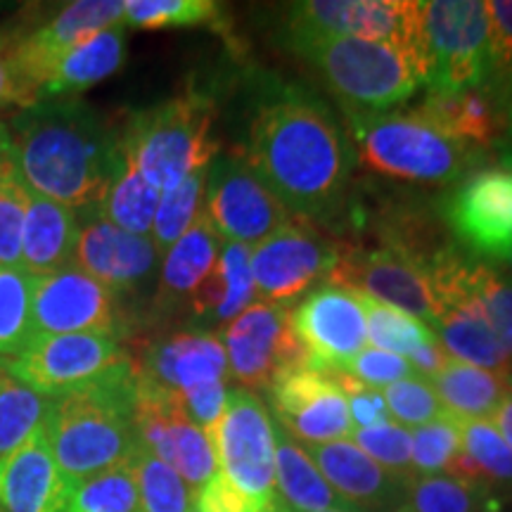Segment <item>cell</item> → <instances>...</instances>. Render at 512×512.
I'll list each match as a JSON object with an SVG mask.
<instances>
[{
  "instance_id": "6da1fadb",
  "label": "cell",
  "mask_w": 512,
  "mask_h": 512,
  "mask_svg": "<svg viewBox=\"0 0 512 512\" xmlns=\"http://www.w3.org/2000/svg\"><path fill=\"white\" fill-rule=\"evenodd\" d=\"M0 136L19 181L69 209L100 204L124 162L121 136L74 98L36 102Z\"/></svg>"
},
{
  "instance_id": "7a4b0ae2",
  "label": "cell",
  "mask_w": 512,
  "mask_h": 512,
  "mask_svg": "<svg viewBox=\"0 0 512 512\" xmlns=\"http://www.w3.org/2000/svg\"><path fill=\"white\" fill-rule=\"evenodd\" d=\"M247 162L299 216H320L335 207L351 169L342 128L318 102L299 93L280 95L256 112Z\"/></svg>"
},
{
  "instance_id": "3957f363",
  "label": "cell",
  "mask_w": 512,
  "mask_h": 512,
  "mask_svg": "<svg viewBox=\"0 0 512 512\" xmlns=\"http://www.w3.org/2000/svg\"><path fill=\"white\" fill-rule=\"evenodd\" d=\"M136 387V366L126 358L98 380L50 399L43 432L72 489L133 456Z\"/></svg>"
},
{
  "instance_id": "277c9868",
  "label": "cell",
  "mask_w": 512,
  "mask_h": 512,
  "mask_svg": "<svg viewBox=\"0 0 512 512\" xmlns=\"http://www.w3.org/2000/svg\"><path fill=\"white\" fill-rule=\"evenodd\" d=\"M214 102L200 93H185L162 105L140 110L121 133L126 162L157 190H171L197 171L209 169L219 152L211 136Z\"/></svg>"
},
{
  "instance_id": "5b68a950",
  "label": "cell",
  "mask_w": 512,
  "mask_h": 512,
  "mask_svg": "<svg viewBox=\"0 0 512 512\" xmlns=\"http://www.w3.org/2000/svg\"><path fill=\"white\" fill-rule=\"evenodd\" d=\"M290 48L309 60L347 114H384L418 91L411 62L387 43L354 36L297 34Z\"/></svg>"
},
{
  "instance_id": "8992f818",
  "label": "cell",
  "mask_w": 512,
  "mask_h": 512,
  "mask_svg": "<svg viewBox=\"0 0 512 512\" xmlns=\"http://www.w3.org/2000/svg\"><path fill=\"white\" fill-rule=\"evenodd\" d=\"M361 164L413 185H451L475 166V150L444 136L413 110L347 114Z\"/></svg>"
},
{
  "instance_id": "52a82bcc",
  "label": "cell",
  "mask_w": 512,
  "mask_h": 512,
  "mask_svg": "<svg viewBox=\"0 0 512 512\" xmlns=\"http://www.w3.org/2000/svg\"><path fill=\"white\" fill-rule=\"evenodd\" d=\"M287 34L354 36L387 43L406 57L425 86L427 55L418 0H309L287 12Z\"/></svg>"
},
{
  "instance_id": "ba28073f",
  "label": "cell",
  "mask_w": 512,
  "mask_h": 512,
  "mask_svg": "<svg viewBox=\"0 0 512 512\" xmlns=\"http://www.w3.org/2000/svg\"><path fill=\"white\" fill-rule=\"evenodd\" d=\"M216 460L230 482L259 512H283L275 486V422L264 401L247 389H230L226 411L211 432Z\"/></svg>"
},
{
  "instance_id": "9c48e42d",
  "label": "cell",
  "mask_w": 512,
  "mask_h": 512,
  "mask_svg": "<svg viewBox=\"0 0 512 512\" xmlns=\"http://www.w3.org/2000/svg\"><path fill=\"white\" fill-rule=\"evenodd\" d=\"M427 91H463L489 76V12L482 0L422 3Z\"/></svg>"
},
{
  "instance_id": "30bf717a",
  "label": "cell",
  "mask_w": 512,
  "mask_h": 512,
  "mask_svg": "<svg viewBox=\"0 0 512 512\" xmlns=\"http://www.w3.org/2000/svg\"><path fill=\"white\" fill-rule=\"evenodd\" d=\"M219 339L226 349L228 373L247 392H268L278 375L311 366L309 351L292 330L287 306L252 304L223 325Z\"/></svg>"
},
{
  "instance_id": "8fae6325",
  "label": "cell",
  "mask_w": 512,
  "mask_h": 512,
  "mask_svg": "<svg viewBox=\"0 0 512 512\" xmlns=\"http://www.w3.org/2000/svg\"><path fill=\"white\" fill-rule=\"evenodd\" d=\"M337 261L335 242L323 238L306 219H290L252 247L249 266L256 299H261V304L287 306L330 280Z\"/></svg>"
},
{
  "instance_id": "7c38bea8",
  "label": "cell",
  "mask_w": 512,
  "mask_h": 512,
  "mask_svg": "<svg viewBox=\"0 0 512 512\" xmlns=\"http://www.w3.org/2000/svg\"><path fill=\"white\" fill-rule=\"evenodd\" d=\"M204 209L223 240L259 245L290 221V209L261 181L247 157L214 159L207 169Z\"/></svg>"
},
{
  "instance_id": "4fadbf2b",
  "label": "cell",
  "mask_w": 512,
  "mask_h": 512,
  "mask_svg": "<svg viewBox=\"0 0 512 512\" xmlns=\"http://www.w3.org/2000/svg\"><path fill=\"white\" fill-rule=\"evenodd\" d=\"M119 339L93 332L34 337L5 366L19 382L46 399L74 392L126 361Z\"/></svg>"
},
{
  "instance_id": "5bb4252c",
  "label": "cell",
  "mask_w": 512,
  "mask_h": 512,
  "mask_svg": "<svg viewBox=\"0 0 512 512\" xmlns=\"http://www.w3.org/2000/svg\"><path fill=\"white\" fill-rule=\"evenodd\" d=\"M31 330L34 337L74 335V332L117 337L121 330L117 292L74 264L53 273L34 275Z\"/></svg>"
},
{
  "instance_id": "9a60e30c",
  "label": "cell",
  "mask_w": 512,
  "mask_h": 512,
  "mask_svg": "<svg viewBox=\"0 0 512 512\" xmlns=\"http://www.w3.org/2000/svg\"><path fill=\"white\" fill-rule=\"evenodd\" d=\"M275 425L309 446L351 439L354 422L347 394L332 368H297L278 375L268 387Z\"/></svg>"
},
{
  "instance_id": "2e32d148",
  "label": "cell",
  "mask_w": 512,
  "mask_h": 512,
  "mask_svg": "<svg viewBox=\"0 0 512 512\" xmlns=\"http://www.w3.org/2000/svg\"><path fill=\"white\" fill-rule=\"evenodd\" d=\"M133 427L138 444L176 470L190 489H202L219 472L214 441L185 415L178 394L138 382Z\"/></svg>"
},
{
  "instance_id": "e0dca14e",
  "label": "cell",
  "mask_w": 512,
  "mask_h": 512,
  "mask_svg": "<svg viewBox=\"0 0 512 512\" xmlns=\"http://www.w3.org/2000/svg\"><path fill=\"white\" fill-rule=\"evenodd\" d=\"M441 214L472 256L508 261L512 252V169L494 166L463 178L441 204Z\"/></svg>"
},
{
  "instance_id": "ac0fdd59",
  "label": "cell",
  "mask_w": 512,
  "mask_h": 512,
  "mask_svg": "<svg viewBox=\"0 0 512 512\" xmlns=\"http://www.w3.org/2000/svg\"><path fill=\"white\" fill-rule=\"evenodd\" d=\"M124 24L121 0H76L64 5L48 24L27 31L10 50V67L27 105L41 102V88L55 62L100 31Z\"/></svg>"
},
{
  "instance_id": "d6986e66",
  "label": "cell",
  "mask_w": 512,
  "mask_h": 512,
  "mask_svg": "<svg viewBox=\"0 0 512 512\" xmlns=\"http://www.w3.org/2000/svg\"><path fill=\"white\" fill-rule=\"evenodd\" d=\"M330 285L361 292L375 302L411 313L434 330L437 306L427 271L396 249H339Z\"/></svg>"
},
{
  "instance_id": "ffe728a7",
  "label": "cell",
  "mask_w": 512,
  "mask_h": 512,
  "mask_svg": "<svg viewBox=\"0 0 512 512\" xmlns=\"http://www.w3.org/2000/svg\"><path fill=\"white\" fill-rule=\"evenodd\" d=\"M292 330L309 351L313 368L344 370L368 342L366 313L356 294L337 285H320L290 311Z\"/></svg>"
},
{
  "instance_id": "44dd1931",
  "label": "cell",
  "mask_w": 512,
  "mask_h": 512,
  "mask_svg": "<svg viewBox=\"0 0 512 512\" xmlns=\"http://www.w3.org/2000/svg\"><path fill=\"white\" fill-rule=\"evenodd\" d=\"M306 453L347 508L356 512H394L403 505L406 484L411 479L406 482L389 475L351 439L309 446Z\"/></svg>"
},
{
  "instance_id": "7402d4cb",
  "label": "cell",
  "mask_w": 512,
  "mask_h": 512,
  "mask_svg": "<svg viewBox=\"0 0 512 512\" xmlns=\"http://www.w3.org/2000/svg\"><path fill=\"white\" fill-rule=\"evenodd\" d=\"M69 496L43 425L0 460V512H67Z\"/></svg>"
},
{
  "instance_id": "603a6c76",
  "label": "cell",
  "mask_w": 512,
  "mask_h": 512,
  "mask_svg": "<svg viewBox=\"0 0 512 512\" xmlns=\"http://www.w3.org/2000/svg\"><path fill=\"white\" fill-rule=\"evenodd\" d=\"M228 358L221 339L211 332H178L145 351L136 377L145 387L183 394L197 384L228 380Z\"/></svg>"
},
{
  "instance_id": "cb8c5ba5",
  "label": "cell",
  "mask_w": 512,
  "mask_h": 512,
  "mask_svg": "<svg viewBox=\"0 0 512 512\" xmlns=\"http://www.w3.org/2000/svg\"><path fill=\"white\" fill-rule=\"evenodd\" d=\"M157 259L159 252L150 238L126 233L98 216L79 230L72 261L119 294L145 283L157 266Z\"/></svg>"
},
{
  "instance_id": "d4e9b609",
  "label": "cell",
  "mask_w": 512,
  "mask_h": 512,
  "mask_svg": "<svg viewBox=\"0 0 512 512\" xmlns=\"http://www.w3.org/2000/svg\"><path fill=\"white\" fill-rule=\"evenodd\" d=\"M501 102L503 95L482 83L451 93L427 91V98L413 112L458 143L484 147L496 143L503 136V128L508 126Z\"/></svg>"
},
{
  "instance_id": "484cf974",
  "label": "cell",
  "mask_w": 512,
  "mask_h": 512,
  "mask_svg": "<svg viewBox=\"0 0 512 512\" xmlns=\"http://www.w3.org/2000/svg\"><path fill=\"white\" fill-rule=\"evenodd\" d=\"M221 245L223 238L211 223L207 209L202 207L192 226L181 235V240L164 254L155 299L159 311H171L183 302H190L197 287L214 271Z\"/></svg>"
},
{
  "instance_id": "4316f807",
  "label": "cell",
  "mask_w": 512,
  "mask_h": 512,
  "mask_svg": "<svg viewBox=\"0 0 512 512\" xmlns=\"http://www.w3.org/2000/svg\"><path fill=\"white\" fill-rule=\"evenodd\" d=\"M76 226L74 209L36 195L27 188V214L22 230V271L43 275L60 271L74 259Z\"/></svg>"
},
{
  "instance_id": "83f0119b",
  "label": "cell",
  "mask_w": 512,
  "mask_h": 512,
  "mask_svg": "<svg viewBox=\"0 0 512 512\" xmlns=\"http://www.w3.org/2000/svg\"><path fill=\"white\" fill-rule=\"evenodd\" d=\"M126 57L124 24L110 27L69 48L50 69L41 88V100L74 98L107 76L119 72Z\"/></svg>"
},
{
  "instance_id": "f1b7e54d",
  "label": "cell",
  "mask_w": 512,
  "mask_h": 512,
  "mask_svg": "<svg viewBox=\"0 0 512 512\" xmlns=\"http://www.w3.org/2000/svg\"><path fill=\"white\" fill-rule=\"evenodd\" d=\"M252 247L223 240L219 261L207 280L190 297V309L211 325H226L256 299V287L249 266Z\"/></svg>"
},
{
  "instance_id": "f546056e",
  "label": "cell",
  "mask_w": 512,
  "mask_h": 512,
  "mask_svg": "<svg viewBox=\"0 0 512 512\" xmlns=\"http://www.w3.org/2000/svg\"><path fill=\"white\" fill-rule=\"evenodd\" d=\"M434 335L451 358L467 366L508 377L512 373V358L505 354L489 323L484 320L482 306H460L437 313Z\"/></svg>"
},
{
  "instance_id": "4dcf8cb0",
  "label": "cell",
  "mask_w": 512,
  "mask_h": 512,
  "mask_svg": "<svg viewBox=\"0 0 512 512\" xmlns=\"http://www.w3.org/2000/svg\"><path fill=\"white\" fill-rule=\"evenodd\" d=\"M430 384L444 411L456 420H491L510 394L503 375L467 366L456 358H448L446 366L430 377Z\"/></svg>"
},
{
  "instance_id": "1f68e13d",
  "label": "cell",
  "mask_w": 512,
  "mask_h": 512,
  "mask_svg": "<svg viewBox=\"0 0 512 512\" xmlns=\"http://www.w3.org/2000/svg\"><path fill=\"white\" fill-rule=\"evenodd\" d=\"M275 486H278L280 501L292 512L347 508V503L320 475L309 453L292 437H287L278 425H275Z\"/></svg>"
},
{
  "instance_id": "d6a6232c",
  "label": "cell",
  "mask_w": 512,
  "mask_h": 512,
  "mask_svg": "<svg viewBox=\"0 0 512 512\" xmlns=\"http://www.w3.org/2000/svg\"><path fill=\"white\" fill-rule=\"evenodd\" d=\"M460 446L458 456L444 475L491 489L494 484H512V451L491 420H458Z\"/></svg>"
},
{
  "instance_id": "836d02e7",
  "label": "cell",
  "mask_w": 512,
  "mask_h": 512,
  "mask_svg": "<svg viewBox=\"0 0 512 512\" xmlns=\"http://www.w3.org/2000/svg\"><path fill=\"white\" fill-rule=\"evenodd\" d=\"M159 200H162V190L147 183L136 171V166L128 164L124 157L117 176L112 178L102 195L98 214L102 221L112 223L126 233L147 238L152 233Z\"/></svg>"
},
{
  "instance_id": "e575fe53",
  "label": "cell",
  "mask_w": 512,
  "mask_h": 512,
  "mask_svg": "<svg viewBox=\"0 0 512 512\" xmlns=\"http://www.w3.org/2000/svg\"><path fill=\"white\" fill-rule=\"evenodd\" d=\"M128 465L138 486V512H195V489L140 444Z\"/></svg>"
},
{
  "instance_id": "d590c367",
  "label": "cell",
  "mask_w": 512,
  "mask_h": 512,
  "mask_svg": "<svg viewBox=\"0 0 512 512\" xmlns=\"http://www.w3.org/2000/svg\"><path fill=\"white\" fill-rule=\"evenodd\" d=\"M50 399L19 382L8 366H0V460L43 425Z\"/></svg>"
},
{
  "instance_id": "8d00e7d4",
  "label": "cell",
  "mask_w": 512,
  "mask_h": 512,
  "mask_svg": "<svg viewBox=\"0 0 512 512\" xmlns=\"http://www.w3.org/2000/svg\"><path fill=\"white\" fill-rule=\"evenodd\" d=\"M491 489L453 475L413 477L406 484L403 505L408 512H484Z\"/></svg>"
},
{
  "instance_id": "74e56055",
  "label": "cell",
  "mask_w": 512,
  "mask_h": 512,
  "mask_svg": "<svg viewBox=\"0 0 512 512\" xmlns=\"http://www.w3.org/2000/svg\"><path fill=\"white\" fill-rule=\"evenodd\" d=\"M358 304H361L363 313H366L368 325V339L373 342V349L389 351V354L408 356L413 349H418L422 342L434 339V330L420 318L403 313L394 306H387L375 299L366 297V294L354 292Z\"/></svg>"
},
{
  "instance_id": "f35d334b",
  "label": "cell",
  "mask_w": 512,
  "mask_h": 512,
  "mask_svg": "<svg viewBox=\"0 0 512 512\" xmlns=\"http://www.w3.org/2000/svg\"><path fill=\"white\" fill-rule=\"evenodd\" d=\"M204 188H207V169L188 176L176 188L162 192L150 233L152 245L159 254L169 252L197 219L204 207Z\"/></svg>"
},
{
  "instance_id": "ab89813d",
  "label": "cell",
  "mask_w": 512,
  "mask_h": 512,
  "mask_svg": "<svg viewBox=\"0 0 512 512\" xmlns=\"http://www.w3.org/2000/svg\"><path fill=\"white\" fill-rule=\"evenodd\" d=\"M31 278L22 268H0V358H15L34 339Z\"/></svg>"
},
{
  "instance_id": "60d3db41",
  "label": "cell",
  "mask_w": 512,
  "mask_h": 512,
  "mask_svg": "<svg viewBox=\"0 0 512 512\" xmlns=\"http://www.w3.org/2000/svg\"><path fill=\"white\" fill-rule=\"evenodd\" d=\"M67 512H138V486L128 460L76 484Z\"/></svg>"
},
{
  "instance_id": "b9f144b4",
  "label": "cell",
  "mask_w": 512,
  "mask_h": 512,
  "mask_svg": "<svg viewBox=\"0 0 512 512\" xmlns=\"http://www.w3.org/2000/svg\"><path fill=\"white\" fill-rule=\"evenodd\" d=\"M221 5L211 0H128L124 3V24L136 29H169L214 24Z\"/></svg>"
},
{
  "instance_id": "7bdbcfd3",
  "label": "cell",
  "mask_w": 512,
  "mask_h": 512,
  "mask_svg": "<svg viewBox=\"0 0 512 512\" xmlns=\"http://www.w3.org/2000/svg\"><path fill=\"white\" fill-rule=\"evenodd\" d=\"M413 437V475L430 477L444 475L460 446V422L453 415L444 413L439 420L415 427Z\"/></svg>"
},
{
  "instance_id": "ee69618b",
  "label": "cell",
  "mask_w": 512,
  "mask_h": 512,
  "mask_svg": "<svg viewBox=\"0 0 512 512\" xmlns=\"http://www.w3.org/2000/svg\"><path fill=\"white\" fill-rule=\"evenodd\" d=\"M351 441L373 458L377 465L384 467L389 475L399 479H413V437L408 427L399 422L387 420L370 430H354Z\"/></svg>"
},
{
  "instance_id": "f6af8a7d",
  "label": "cell",
  "mask_w": 512,
  "mask_h": 512,
  "mask_svg": "<svg viewBox=\"0 0 512 512\" xmlns=\"http://www.w3.org/2000/svg\"><path fill=\"white\" fill-rule=\"evenodd\" d=\"M27 214V185L15 166L0 169V268H22V230Z\"/></svg>"
},
{
  "instance_id": "bcb514c9",
  "label": "cell",
  "mask_w": 512,
  "mask_h": 512,
  "mask_svg": "<svg viewBox=\"0 0 512 512\" xmlns=\"http://www.w3.org/2000/svg\"><path fill=\"white\" fill-rule=\"evenodd\" d=\"M384 403H387L389 418L403 427H422L427 422L439 420L444 415V406L434 394L430 380L420 375H411L389 387H384Z\"/></svg>"
},
{
  "instance_id": "7dc6e473",
  "label": "cell",
  "mask_w": 512,
  "mask_h": 512,
  "mask_svg": "<svg viewBox=\"0 0 512 512\" xmlns=\"http://www.w3.org/2000/svg\"><path fill=\"white\" fill-rule=\"evenodd\" d=\"M489 12V76L486 86L498 95L512 88V0H491Z\"/></svg>"
},
{
  "instance_id": "c3c4849f",
  "label": "cell",
  "mask_w": 512,
  "mask_h": 512,
  "mask_svg": "<svg viewBox=\"0 0 512 512\" xmlns=\"http://www.w3.org/2000/svg\"><path fill=\"white\" fill-rule=\"evenodd\" d=\"M477 299L491 332L501 342L505 354L512 358V280L498 273L494 266L484 264Z\"/></svg>"
},
{
  "instance_id": "681fc988",
  "label": "cell",
  "mask_w": 512,
  "mask_h": 512,
  "mask_svg": "<svg viewBox=\"0 0 512 512\" xmlns=\"http://www.w3.org/2000/svg\"><path fill=\"white\" fill-rule=\"evenodd\" d=\"M344 373H349L358 382L373 389H384L389 384L415 375L406 356L389 354V351H380L373 347H366L356 358H351Z\"/></svg>"
},
{
  "instance_id": "f907efd6",
  "label": "cell",
  "mask_w": 512,
  "mask_h": 512,
  "mask_svg": "<svg viewBox=\"0 0 512 512\" xmlns=\"http://www.w3.org/2000/svg\"><path fill=\"white\" fill-rule=\"evenodd\" d=\"M228 392L230 389L226 380H214L197 384V387L188 389V392L178 394V401H181L185 415L211 437L214 427L219 425L223 411H226Z\"/></svg>"
},
{
  "instance_id": "816d5d0a",
  "label": "cell",
  "mask_w": 512,
  "mask_h": 512,
  "mask_svg": "<svg viewBox=\"0 0 512 512\" xmlns=\"http://www.w3.org/2000/svg\"><path fill=\"white\" fill-rule=\"evenodd\" d=\"M195 512H259L256 505L242 494L223 472H216L207 484L197 491Z\"/></svg>"
},
{
  "instance_id": "f5cc1de1",
  "label": "cell",
  "mask_w": 512,
  "mask_h": 512,
  "mask_svg": "<svg viewBox=\"0 0 512 512\" xmlns=\"http://www.w3.org/2000/svg\"><path fill=\"white\" fill-rule=\"evenodd\" d=\"M24 34H27V31L22 27L0 29V110L12 105L22 107V110L29 107L27 98H24L22 88H19V83L15 79V72H12L10 67V50Z\"/></svg>"
},
{
  "instance_id": "db71d44e",
  "label": "cell",
  "mask_w": 512,
  "mask_h": 512,
  "mask_svg": "<svg viewBox=\"0 0 512 512\" xmlns=\"http://www.w3.org/2000/svg\"><path fill=\"white\" fill-rule=\"evenodd\" d=\"M406 358H408V363H411L415 375L430 380V377L437 375L439 370L446 366L448 358L451 356H448L444 347H441L439 337H434V339H427V342H422L420 347L413 349Z\"/></svg>"
},
{
  "instance_id": "11a10c76",
  "label": "cell",
  "mask_w": 512,
  "mask_h": 512,
  "mask_svg": "<svg viewBox=\"0 0 512 512\" xmlns=\"http://www.w3.org/2000/svg\"><path fill=\"white\" fill-rule=\"evenodd\" d=\"M491 422H494L496 430L501 432L505 444H508L512 451V392L505 396L501 406H498V411L494 413V418H491Z\"/></svg>"
},
{
  "instance_id": "9f6ffc18",
  "label": "cell",
  "mask_w": 512,
  "mask_h": 512,
  "mask_svg": "<svg viewBox=\"0 0 512 512\" xmlns=\"http://www.w3.org/2000/svg\"><path fill=\"white\" fill-rule=\"evenodd\" d=\"M503 159H505V169H512V98H510V110H508V126H505Z\"/></svg>"
},
{
  "instance_id": "6f0895ef",
  "label": "cell",
  "mask_w": 512,
  "mask_h": 512,
  "mask_svg": "<svg viewBox=\"0 0 512 512\" xmlns=\"http://www.w3.org/2000/svg\"><path fill=\"white\" fill-rule=\"evenodd\" d=\"M8 164H12V162H10L8 152H5V147H3V136H0V169H3V166H8Z\"/></svg>"
},
{
  "instance_id": "680465c9",
  "label": "cell",
  "mask_w": 512,
  "mask_h": 512,
  "mask_svg": "<svg viewBox=\"0 0 512 512\" xmlns=\"http://www.w3.org/2000/svg\"><path fill=\"white\" fill-rule=\"evenodd\" d=\"M484 512H503V510H501V505H498L494 498H491L489 505H486V508H484Z\"/></svg>"
},
{
  "instance_id": "91938a15",
  "label": "cell",
  "mask_w": 512,
  "mask_h": 512,
  "mask_svg": "<svg viewBox=\"0 0 512 512\" xmlns=\"http://www.w3.org/2000/svg\"><path fill=\"white\" fill-rule=\"evenodd\" d=\"M283 512H292V510H283ZM318 512H356V510H349V508H330V510H318Z\"/></svg>"
},
{
  "instance_id": "94428289",
  "label": "cell",
  "mask_w": 512,
  "mask_h": 512,
  "mask_svg": "<svg viewBox=\"0 0 512 512\" xmlns=\"http://www.w3.org/2000/svg\"><path fill=\"white\" fill-rule=\"evenodd\" d=\"M505 380H508V387H510V392H512V373H510L508 377H505Z\"/></svg>"
},
{
  "instance_id": "6125c7cd",
  "label": "cell",
  "mask_w": 512,
  "mask_h": 512,
  "mask_svg": "<svg viewBox=\"0 0 512 512\" xmlns=\"http://www.w3.org/2000/svg\"><path fill=\"white\" fill-rule=\"evenodd\" d=\"M394 512H408L406 508H399V510H394Z\"/></svg>"
},
{
  "instance_id": "be15d7a7",
  "label": "cell",
  "mask_w": 512,
  "mask_h": 512,
  "mask_svg": "<svg viewBox=\"0 0 512 512\" xmlns=\"http://www.w3.org/2000/svg\"><path fill=\"white\" fill-rule=\"evenodd\" d=\"M508 264H510V268H512V252H510V259H508Z\"/></svg>"
},
{
  "instance_id": "e7e4bbea",
  "label": "cell",
  "mask_w": 512,
  "mask_h": 512,
  "mask_svg": "<svg viewBox=\"0 0 512 512\" xmlns=\"http://www.w3.org/2000/svg\"><path fill=\"white\" fill-rule=\"evenodd\" d=\"M3 363H5V361H3V358H0V366H3Z\"/></svg>"
}]
</instances>
